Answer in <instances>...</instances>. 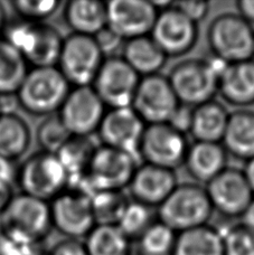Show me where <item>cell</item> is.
Returning <instances> with one entry per match:
<instances>
[{
  "label": "cell",
  "instance_id": "ba28073f",
  "mask_svg": "<svg viewBox=\"0 0 254 255\" xmlns=\"http://www.w3.org/2000/svg\"><path fill=\"white\" fill-rule=\"evenodd\" d=\"M104 60L94 37L72 34L63 39L57 68L70 85L91 86Z\"/></svg>",
  "mask_w": 254,
  "mask_h": 255
},
{
  "label": "cell",
  "instance_id": "bcb514c9",
  "mask_svg": "<svg viewBox=\"0 0 254 255\" xmlns=\"http://www.w3.org/2000/svg\"><path fill=\"white\" fill-rule=\"evenodd\" d=\"M243 172L244 175H246V178L248 180L249 185H250L251 190L254 195V158L247 161V166L244 168Z\"/></svg>",
  "mask_w": 254,
  "mask_h": 255
},
{
  "label": "cell",
  "instance_id": "603a6c76",
  "mask_svg": "<svg viewBox=\"0 0 254 255\" xmlns=\"http://www.w3.org/2000/svg\"><path fill=\"white\" fill-rule=\"evenodd\" d=\"M230 113L215 100L193 108L189 133L196 141L221 143L228 126Z\"/></svg>",
  "mask_w": 254,
  "mask_h": 255
},
{
  "label": "cell",
  "instance_id": "484cf974",
  "mask_svg": "<svg viewBox=\"0 0 254 255\" xmlns=\"http://www.w3.org/2000/svg\"><path fill=\"white\" fill-rule=\"evenodd\" d=\"M172 255H224L221 232L204 225L177 234Z\"/></svg>",
  "mask_w": 254,
  "mask_h": 255
},
{
  "label": "cell",
  "instance_id": "4fadbf2b",
  "mask_svg": "<svg viewBox=\"0 0 254 255\" xmlns=\"http://www.w3.org/2000/svg\"><path fill=\"white\" fill-rule=\"evenodd\" d=\"M180 103L169 83L160 74L141 77L131 108L146 125L168 124Z\"/></svg>",
  "mask_w": 254,
  "mask_h": 255
},
{
  "label": "cell",
  "instance_id": "52a82bcc",
  "mask_svg": "<svg viewBox=\"0 0 254 255\" xmlns=\"http://www.w3.org/2000/svg\"><path fill=\"white\" fill-rule=\"evenodd\" d=\"M138 161L139 159L122 150L100 145L94 150L85 174L91 194L93 196L98 191H119L129 187Z\"/></svg>",
  "mask_w": 254,
  "mask_h": 255
},
{
  "label": "cell",
  "instance_id": "c3c4849f",
  "mask_svg": "<svg viewBox=\"0 0 254 255\" xmlns=\"http://www.w3.org/2000/svg\"><path fill=\"white\" fill-rule=\"evenodd\" d=\"M0 115H1V111H0Z\"/></svg>",
  "mask_w": 254,
  "mask_h": 255
},
{
  "label": "cell",
  "instance_id": "ac0fdd59",
  "mask_svg": "<svg viewBox=\"0 0 254 255\" xmlns=\"http://www.w3.org/2000/svg\"><path fill=\"white\" fill-rule=\"evenodd\" d=\"M146 126L131 107L111 109L104 115L98 133L102 144L140 159L139 148Z\"/></svg>",
  "mask_w": 254,
  "mask_h": 255
},
{
  "label": "cell",
  "instance_id": "f35d334b",
  "mask_svg": "<svg viewBox=\"0 0 254 255\" xmlns=\"http://www.w3.org/2000/svg\"><path fill=\"white\" fill-rule=\"evenodd\" d=\"M94 38L97 40L103 55H111L110 57L116 56L115 54L119 51L120 47L124 48V45L126 43L124 39H121L119 36L113 33L111 29H109L108 27L100 31L98 35H95Z\"/></svg>",
  "mask_w": 254,
  "mask_h": 255
},
{
  "label": "cell",
  "instance_id": "9a60e30c",
  "mask_svg": "<svg viewBox=\"0 0 254 255\" xmlns=\"http://www.w3.org/2000/svg\"><path fill=\"white\" fill-rule=\"evenodd\" d=\"M159 11L147 0H112L107 2V27L125 42L150 36Z\"/></svg>",
  "mask_w": 254,
  "mask_h": 255
},
{
  "label": "cell",
  "instance_id": "9c48e42d",
  "mask_svg": "<svg viewBox=\"0 0 254 255\" xmlns=\"http://www.w3.org/2000/svg\"><path fill=\"white\" fill-rule=\"evenodd\" d=\"M69 175L56 154L39 152L31 156L19 171V185L25 195L46 202L67 188Z\"/></svg>",
  "mask_w": 254,
  "mask_h": 255
},
{
  "label": "cell",
  "instance_id": "74e56055",
  "mask_svg": "<svg viewBox=\"0 0 254 255\" xmlns=\"http://www.w3.org/2000/svg\"><path fill=\"white\" fill-rule=\"evenodd\" d=\"M174 7L188 18L190 21L198 24L207 17L210 12V2L203 0H185V1H175Z\"/></svg>",
  "mask_w": 254,
  "mask_h": 255
},
{
  "label": "cell",
  "instance_id": "ffe728a7",
  "mask_svg": "<svg viewBox=\"0 0 254 255\" xmlns=\"http://www.w3.org/2000/svg\"><path fill=\"white\" fill-rule=\"evenodd\" d=\"M219 94L230 106L246 109L254 104V60L226 64L219 80Z\"/></svg>",
  "mask_w": 254,
  "mask_h": 255
},
{
  "label": "cell",
  "instance_id": "277c9868",
  "mask_svg": "<svg viewBox=\"0 0 254 255\" xmlns=\"http://www.w3.org/2000/svg\"><path fill=\"white\" fill-rule=\"evenodd\" d=\"M70 86L56 66L33 67L27 71L16 95L27 112L47 116L60 110L70 93Z\"/></svg>",
  "mask_w": 254,
  "mask_h": 255
},
{
  "label": "cell",
  "instance_id": "cb8c5ba5",
  "mask_svg": "<svg viewBox=\"0 0 254 255\" xmlns=\"http://www.w3.org/2000/svg\"><path fill=\"white\" fill-rule=\"evenodd\" d=\"M121 57L140 77L159 74L168 58L150 36L126 42Z\"/></svg>",
  "mask_w": 254,
  "mask_h": 255
},
{
  "label": "cell",
  "instance_id": "8992f818",
  "mask_svg": "<svg viewBox=\"0 0 254 255\" xmlns=\"http://www.w3.org/2000/svg\"><path fill=\"white\" fill-rule=\"evenodd\" d=\"M4 39L33 67L57 65L63 38L52 26L22 20L8 28Z\"/></svg>",
  "mask_w": 254,
  "mask_h": 255
},
{
  "label": "cell",
  "instance_id": "8fae6325",
  "mask_svg": "<svg viewBox=\"0 0 254 255\" xmlns=\"http://www.w3.org/2000/svg\"><path fill=\"white\" fill-rule=\"evenodd\" d=\"M186 134L169 124L147 125L139 148V157L150 163L174 170L183 165L188 150Z\"/></svg>",
  "mask_w": 254,
  "mask_h": 255
},
{
  "label": "cell",
  "instance_id": "f1b7e54d",
  "mask_svg": "<svg viewBox=\"0 0 254 255\" xmlns=\"http://www.w3.org/2000/svg\"><path fill=\"white\" fill-rule=\"evenodd\" d=\"M27 71V63L20 54L0 37V95L16 93Z\"/></svg>",
  "mask_w": 254,
  "mask_h": 255
},
{
  "label": "cell",
  "instance_id": "44dd1931",
  "mask_svg": "<svg viewBox=\"0 0 254 255\" xmlns=\"http://www.w3.org/2000/svg\"><path fill=\"white\" fill-rule=\"evenodd\" d=\"M184 163L194 179L207 185L228 168V152L222 143L195 141Z\"/></svg>",
  "mask_w": 254,
  "mask_h": 255
},
{
  "label": "cell",
  "instance_id": "7dc6e473",
  "mask_svg": "<svg viewBox=\"0 0 254 255\" xmlns=\"http://www.w3.org/2000/svg\"><path fill=\"white\" fill-rule=\"evenodd\" d=\"M4 26H6V11H4L2 3L0 2V34L3 31Z\"/></svg>",
  "mask_w": 254,
  "mask_h": 255
},
{
  "label": "cell",
  "instance_id": "d590c367",
  "mask_svg": "<svg viewBox=\"0 0 254 255\" xmlns=\"http://www.w3.org/2000/svg\"><path fill=\"white\" fill-rule=\"evenodd\" d=\"M13 9L22 20L40 22L55 12L61 6L57 0H16L12 2Z\"/></svg>",
  "mask_w": 254,
  "mask_h": 255
},
{
  "label": "cell",
  "instance_id": "d6a6232c",
  "mask_svg": "<svg viewBox=\"0 0 254 255\" xmlns=\"http://www.w3.org/2000/svg\"><path fill=\"white\" fill-rule=\"evenodd\" d=\"M152 223L151 207L133 200L126 206L117 226L124 232L127 238L138 240Z\"/></svg>",
  "mask_w": 254,
  "mask_h": 255
},
{
  "label": "cell",
  "instance_id": "4dcf8cb0",
  "mask_svg": "<svg viewBox=\"0 0 254 255\" xmlns=\"http://www.w3.org/2000/svg\"><path fill=\"white\" fill-rule=\"evenodd\" d=\"M177 233L160 221L153 222L138 239L140 255H172Z\"/></svg>",
  "mask_w": 254,
  "mask_h": 255
},
{
  "label": "cell",
  "instance_id": "f6af8a7d",
  "mask_svg": "<svg viewBox=\"0 0 254 255\" xmlns=\"http://www.w3.org/2000/svg\"><path fill=\"white\" fill-rule=\"evenodd\" d=\"M12 198L10 186L0 185V213L3 211V208L7 206V204Z\"/></svg>",
  "mask_w": 254,
  "mask_h": 255
},
{
  "label": "cell",
  "instance_id": "30bf717a",
  "mask_svg": "<svg viewBox=\"0 0 254 255\" xmlns=\"http://www.w3.org/2000/svg\"><path fill=\"white\" fill-rule=\"evenodd\" d=\"M49 209L52 226L67 239L80 241L97 225L92 199L82 191L65 189L53 199Z\"/></svg>",
  "mask_w": 254,
  "mask_h": 255
},
{
  "label": "cell",
  "instance_id": "ee69618b",
  "mask_svg": "<svg viewBox=\"0 0 254 255\" xmlns=\"http://www.w3.org/2000/svg\"><path fill=\"white\" fill-rule=\"evenodd\" d=\"M241 218H242L241 224H243L244 226L248 227V229H250L251 231L254 232V198L252 199V202L249 204V206L242 214Z\"/></svg>",
  "mask_w": 254,
  "mask_h": 255
},
{
  "label": "cell",
  "instance_id": "2e32d148",
  "mask_svg": "<svg viewBox=\"0 0 254 255\" xmlns=\"http://www.w3.org/2000/svg\"><path fill=\"white\" fill-rule=\"evenodd\" d=\"M150 37L167 57L183 56L196 44L198 28L172 3L171 7L158 13Z\"/></svg>",
  "mask_w": 254,
  "mask_h": 255
},
{
  "label": "cell",
  "instance_id": "60d3db41",
  "mask_svg": "<svg viewBox=\"0 0 254 255\" xmlns=\"http://www.w3.org/2000/svg\"><path fill=\"white\" fill-rule=\"evenodd\" d=\"M192 116L193 108L180 104L176 112L174 113V116L171 117L168 124L171 127H174L176 130L181 132V133H189L190 125H192Z\"/></svg>",
  "mask_w": 254,
  "mask_h": 255
},
{
  "label": "cell",
  "instance_id": "e0dca14e",
  "mask_svg": "<svg viewBox=\"0 0 254 255\" xmlns=\"http://www.w3.org/2000/svg\"><path fill=\"white\" fill-rule=\"evenodd\" d=\"M214 211L228 217H241L254 195L243 170L228 167L206 186Z\"/></svg>",
  "mask_w": 254,
  "mask_h": 255
},
{
  "label": "cell",
  "instance_id": "8d00e7d4",
  "mask_svg": "<svg viewBox=\"0 0 254 255\" xmlns=\"http://www.w3.org/2000/svg\"><path fill=\"white\" fill-rule=\"evenodd\" d=\"M43 243H22L0 236V255H46Z\"/></svg>",
  "mask_w": 254,
  "mask_h": 255
},
{
  "label": "cell",
  "instance_id": "5bb4252c",
  "mask_svg": "<svg viewBox=\"0 0 254 255\" xmlns=\"http://www.w3.org/2000/svg\"><path fill=\"white\" fill-rule=\"evenodd\" d=\"M104 115L106 104L92 86H78L70 91L58 117L72 136L88 138L98 132Z\"/></svg>",
  "mask_w": 254,
  "mask_h": 255
},
{
  "label": "cell",
  "instance_id": "836d02e7",
  "mask_svg": "<svg viewBox=\"0 0 254 255\" xmlns=\"http://www.w3.org/2000/svg\"><path fill=\"white\" fill-rule=\"evenodd\" d=\"M71 134L63 125L60 117H51L39 126L37 139L45 152L56 154L64 145Z\"/></svg>",
  "mask_w": 254,
  "mask_h": 255
},
{
  "label": "cell",
  "instance_id": "ab89813d",
  "mask_svg": "<svg viewBox=\"0 0 254 255\" xmlns=\"http://www.w3.org/2000/svg\"><path fill=\"white\" fill-rule=\"evenodd\" d=\"M46 255H89L85 245L79 240L66 239L54 245Z\"/></svg>",
  "mask_w": 254,
  "mask_h": 255
},
{
  "label": "cell",
  "instance_id": "7a4b0ae2",
  "mask_svg": "<svg viewBox=\"0 0 254 255\" xmlns=\"http://www.w3.org/2000/svg\"><path fill=\"white\" fill-rule=\"evenodd\" d=\"M52 227L49 205L21 194L12 196L0 213V236L22 243H44Z\"/></svg>",
  "mask_w": 254,
  "mask_h": 255
},
{
  "label": "cell",
  "instance_id": "83f0119b",
  "mask_svg": "<svg viewBox=\"0 0 254 255\" xmlns=\"http://www.w3.org/2000/svg\"><path fill=\"white\" fill-rule=\"evenodd\" d=\"M89 255H130L131 240L117 225H95L85 238Z\"/></svg>",
  "mask_w": 254,
  "mask_h": 255
},
{
  "label": "cell",
  "instance_id": "4316f807",
  "mask_svg": "<svg viewBox=\"0 0 254 255\" xmlns=\"http://www.w3.org/2000/svg\"><path fill=\"white\" fill-rule=\"evenodd\" d=\"M30 144V131L26 122L12 113L0 115V156L12 161L20 158Z\"/></svg>",
  "mask_w": 254,
  "mask_h": 255
},
{
  "label": "cell",
  "instance_id": "e575fe53",
  "mask_svg": "<svg viewBox=\"0 0 254 255\" xmlns=\"http://www.w3.org/2000/svg\"><path fill=\"white\" fill-rule=\"evenodd\" d=\"M221 234L224 255H254V232L241 223L228 227Z\"/></svg>",
  "mask_w": 254,
  "mask_h": 255
},
{
  "label": "cell",
  "instance_id": "3957f363",
  "mask_svg": "<svg viewBox=\"0 0 254 255\" xmlns=\"http://www.w3.org/2000/svg\"><path fill=\"white\" fill-rule=\"evenodd\" d=\"M214 212L205 188L197 184H178L158 209L159 221L177 234L208 225Z\"/></svg>",
  "mask_w": 254,
  "mask_h": 255
},
{
  "label": "cell",
  "instance_id": "7c38bea8",
  "mask_svg": "<svg viewBox=\"0 0 254 255\" xmlns=\"http://www.w3.org/2000/svg\"><path fill=\"white\" fill-rule=\"evenodd\" d=\"M141 77L124 58L112 56L104 60L91 86L106 107L129 108L132 104Z\"/></svg>",
  "mask_w": 254,
  "mask_h": 255
},
{
  "label": "cell",
  "instance_id": "d4e9b609",
  "mask_svg": "<svg viewBox=\"0 0 254 255\" xmlns=\"http://www.w3.org/2000/svg\"><path fill=\"white\" fill-rule=\"evenodd\" d=\"M64 15L74 34L94 37L107 27V2L72 0L66 4Z\"/></svg>",
  "mask_w": 254,
  "mask_h": 255
},
{
  "label": "cell",
  "instance_id": "6da1fadb",
  "mask_svg": "<svg viewBox=\"0 0 254 255\" xmlns=\"http://www.w3.org/2000/svg\"><path fill=\"white\" fill-rule=\"evenodd\" d=\"M226 63L217 58H188L171 68L169 80L180 104L195 108L214 100Z\"/></svg>",
  "mask_w": 254,
  "mask_h": 255
},
{
  "label": "cell",
  "instance_id": "5b68a950",
  "mask_svg": "<svg viewBox=\"0 0 254 255\" xmlns=\"http://www.w3.org/2000/svg\"><path fill=\"white\" fill-rule=\"evenodd\" d=\"M207 43L213 57L226 64L254 57V28L239 13L216 16L207 28Z\"/></svg>",
  "mask_w": 254,
  "mask_h": 255
},
{
  "label": "cell",
  "instance_id": "7402d4cb",
  "mask_svg": "<svg viewBox=\"0 0 254 255\" xmlns=\"http://www.w3.org/2000/svg\"><path fill=\"white\" fill-rule=\"evenodd\" d=\"M222 142L226 152L235 158L246 161L254 158V112L240 109L230 113Z\"/></svg>",
  "mask_w": 254,
  "mask_h": 255
},
{
  "label": "cell",
  "instance_id": "f546056e",
  "mask_svg": "<svg viewBox=\"0 0 254 255\" xmlns=\"http://www.w3.org/2000/svg\"><path fill=\"white\" fill-rule=\"evenodd\" d=\"M95 149L97 147H93L88 138L71 136L67 140L56 156L65 168L69 179L86 174Z\"/></svg>",
  "mask_w": 254,
  "mask_h": 255
},
{
  "label": "cell",
  "instance_id": "b9f144b4",
  "mask_svg": "<svg viewBox=\"0 0 254 255\" xmlns=\"http://www.w3.org/2000/svg\"><path fill=\"white\" fill-rule=\"evenodd\" d=\"M13 179V169L11 161L0 156V185L10 186Z\"/></svg>",
  "mask_w": 254,
  "mask_h": 255
},
{
  "label": "cell",
  "instance_id": "1f68e13d",
  "mask_svg": "<svg viewBox=\"0 0 254 255\" xmlns=\"http://www.w3.org/2000/svg\"><path fill=\"white\" fill-rule=\"evenodd\" d=\"M92 207L97 225H117L130 200L119 191H98L92 197Z\"/></svg>",
  "mask_w": 254,
  "mask_h": 255
},
{
  "label": "cell",
  "instance_id": "7bdbcfd3",
  "mask_svg": "<svg viewBox=\"0 0 254 255\" xmlns=\"http://www.w3.org/2000/svg\"><path fill=\"white\" fill-rule=\"evenodd\" d=\"M238 13L249 24H254V0H241L237 2Z\"/></svg>",
  "mask_w": 254,
  "mask_h": 255
},
{
  "label": "cell",
  "instance_id": "d6986e66",
  "mask_svg": "<svg viewBox=\"0 0 254 255\" xmlns=\"http://www.w3.org/2000/svg\"><path fill=\"white\" fill-rule=\"evenodd\" d=\"M177 185L178 183L174 170L143 163L138 166L129 188L135 202L148 207H159Z\"/></svg>",
  "mask_w": 254,
  "mask_h": 255
}]
</instances>
